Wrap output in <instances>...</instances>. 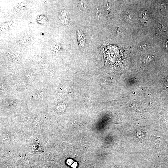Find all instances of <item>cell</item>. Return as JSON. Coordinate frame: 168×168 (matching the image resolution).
Returning <instances> with one entry per match:
<instances>
[{
  "mask_svg": "<svg viewBox=\"0 0 168 168\" xmlns=\"http://www.w3.org/2000/svg\"><path fill=\"white\" fill-rule=\"evenodd\" d=\"M125 148L128 153L144 155L148 150L153 130L150 125H128L125 128Z\"/></svg>",
  "mask_w": 168,
  "mask_h": 168,
  "instance_id": "cell-1",
  "label": "cell"
},
{
  "mask_svg": "<svg viewBox=\"0 0 168 168\" xmlns=\"http://www.w3.org/2000/svg\"><path fill=\"white\" fill-rule=\"evenodd\" d=\"M168 154V144L160 137L153 134L149 147L144 155L152 159L160 157Z\"/></svg>",
  "mask_w": 168,
  "mask_h": 168,
  "instance_id": "cell-2",
  "label": "cell"
},
{
  "mask_svg": "<svg viewBox=\"0 0 168 168\" xmlns=\"http://www.w3.org/2000/svg\"><path fill=\"white\" fill-rule=\"evenodd\" d=\"M14 27V23L11 21H6L3 23L1 26V30L6 32L12 30Z\"/></svg>",
  "mask_w": 168,
  "mask_h": 168,
  "instance_id": "cell-3",
  "label": "cell"
},
{
  "mask_svg": "<svg viewBox=\"0 0 168 168\" xmlns=\"http://www.w3.org/2000/svg\"><path fill=\"white\" fill-rule=\"evenodd\" d=\"M149 18V14L147 10L146 9H143L139 15L140 20L144 23H147L148 21Z\"/></svg>",
  "mask_w": 168,
  "mask_h": 168,
  "instance_id": "cell-4",
  "label": "cell"
},
{
  "mask_svg": "<svg viewBox=\"0 0 168 168\" xmlns=\"http://www.w3.org/2000/svg\"><path fill=\"white\" fill-rule=\"evenodd\" d=\"M107 1L105 5V12L108 16H111L113 14V5L111 3V2Z\"/></svg>",
  "mask_w": 168,
  "mask_h": 168,
  "instance_id": "cell-5",
  "label": "cell"
},
{
  "mask_svg": "<svg viewBox=\"0 0 168 168\" xmlns=\"http://www.w3.org/2000/svg\"><path fill=\"white\" fill-rule=\"evenodd\" d=\"M60 19L61 22L63 24H68L69 21L68 16L66 12L64 11H62L60 12Z\"/></svg>",
  "mask_w": 168,
  "mask_h": 168,
  "instance_id": "cell-6",
  "label": "cell"
},
{
  "mask_svg": "<svg viewBox=\"0 0 168 168\" xmlns=\"http://www.w3.org/2000/svg\"><path fill=\"white\" fill-rule=\"evenodd\" d=\"M134 13L133 11L131 10L126 11L124 14V19L128 22L132 21L134 17Z\"/></svg>",
  "mask_w": 168,
  "mask_h": 168,
  "instance_id": "cell-7",
  "label": "cell"
},
{
  "mask_svg": "<svg viewBox=\"0 0 168 168\" xmlns=\"http://www.w3.org/2000/svg\"><path fill=\"white\" fill-rule=\"evenodd\" d=\"M36 19L39 23L42 24H45L48 21L47 17L43 15L38 16L37 17Z\"/></svg>",
  "mask_w": 168,
  "mask_h": 168,
  "instance_id": "cell-8",
  "label": "cell"
},
{
  "mask_svg": "<svg viewBox=\"0 0 168 168\" xmlns=\"http://www.w3.org/2000/svg\"><path fill=\"white\" fill-rule=\"evenodd\" d=\"M51 49L54 53L59 52L61 51V48L60 46L57 43H54L52 45Z\"/></svg>",
  "mask_w": 168,
  "mask_h": 168,
  "instance_id": "cell-9",
  "label": "cell"
},
{
  "mask_svg": "<svg viewBox=\"0 0 168 168\" xmlns=\"http://www.w3.org/2000/svg\"><path fill=\"white\" fill-rule=\"evenodd\" d=\"M25 7V4L24 3H18L16 5L15 9L17 12H20L24 10Z\"/></svg>",
  "mask_w": 168,
  "mask_h": 168,
  "instance_id": "cell-10",
  "label": "cell"
},
{
  "mask_svg": "<svg viewBox=\"0 0 168 168\" xmlns=\"http://www.w3.org/2000/svg\"><path fill=\"white\" fill-rule=\"evenodd\" d=\"M150 45L147 43H143L140 44L138 46L139 49L142 50H147L149 49Z\"/></svg>",
  "mask_w": 168,
  "mask_h": 168,
  "instance_id": "cell-11",
  "label": "cell"
},
{
  "mask_svg": "<svg viewBox=\"0 0 168 168\" xmlns=\"http://www.w3.org/2000/svg\"><path fill=\"white\" fill-rule=\"evenodd\" d=\"M153 59L152 56L148 55H146L144 58L143 61L145 63H149L152 61Z\"/></svg>",
  "mask_w": 168,
  "mask_h": 168,
  "instance_id": "cell-12",
  "label": "cell"
},
{
  "mask_svg": "<svg viewBox=\"0 0 168 168\" xmlns=\"http://www.w3.org/2000/svg\"><path fill=\"white\" fill-rule=\"evenodd\" d=\"M116 32L117 35H124V30L120 27H118L117 28V29L116 30Z\"/></svg>",
  "mask_w": 168,
  "mask_h": 168,
  "instance_id": "cell-13",
  "label": "cell"
},
{
  "mask_svg": "<svg viewBox=\"0 0 168 168\" xmlns=\"http://www.w3.org/2000/svg\"><path fill=\"white\" fill-rule=\"evenodd\" d=\"M73 161L72 159H68L67 161V163L68 165H71V164H72V163L73 162Z\"/></svg>",
  "mask_w": 168,
  "mask_h": 168,
  "instance_id": "cell-14",
  "label": "cell"
},
{
  "mask_svg": "<svg viewBox=\"0 0 168 168\" xmlns=\"http://www.w3.org/2000/svg\"><path fill=\"white\" fill-rule=\"evenodd\" d=\"M77 163L76 162H74L71 166L73 168H75L77 167Z\"/></svg>",
  "mask_w": 168,
  "mask_h": 168,
  "instance_id": "cell-15",
  "label": "cell"
},
{
  "mask_svg": "<svg viewBox=\"0 0 168 168\" xmlns=\"http://www.w3.org/2000/svg\"><path fill=\"white\" fill-rule=\"evenodd\" d=\"M166 49H168V39L166 41Z\"/></svg>",
  "mask_w": 168,
  "mask_h": 168,
  "instance_id": "cell-16",
  "label": "cell"
}]
</instances>
